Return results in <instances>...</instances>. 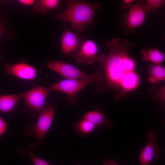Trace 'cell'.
<instances>
[{"instance_id": "6da1fadb", "label": "cell", "mask_w": 165, "mask_h": 165, "mask_svg": "<svg viewBox=\"0 0 165 165\" xmlns=\"http://www.w3.org/2000/svg\"><path fill=\"white\" fill-rule=\"evenodd\" d=\"M134 45L127 40H122L119 38H114L106 44L107 47L109 49L108 55L97 56L96 61L102 65L105 72L107 87L113 88L117 83L120 85L124 75L134 71L135 62L128 56V53Z\"/></svg>"}, {"instance_id": "7a4b0ae2", "label": "cell", "mask_w": 165, "mask_h": 165, "mask_svg": "<svg viewBox=\"0 0 165 165\" xmlns=\"http://www.w3.org/2000/svg\"><path fill=\"white\" fill-rule=\"evenodd\" d=\"M67 7L62 12L57 13L55 18L61 20L64 24L69 22L71 28L79 32L86 30V26L93 28L96 13L102 5L100 2L92 3L82 0H68Z\"/></svg>"}, {"instance_id": "3957f363", "label": "cell", "mask_w": 165, "mask_h": 165, "mask_svg": "<svg viewBox=\"0 0 165 165\" xmlns=\"http://www.w3.org/2000/svg\"><path fill=\"white\" fill-rule=\"evenodd\" d=\"M53 91L49 87L37 85L27 91L20 94L23 99V108L35 118H37L47 106L46 99Z\"/></svg>"}, {"instance_id": "277c9868", "label": "cell", "mask_w": 165, "mask_h": 165, "mask_svg": "<svg viewBox=\"0 0 165 165\" xmlns=\"http://www.w3.org/2000/svg\"><path fill=\"white\" fill-rule=\"evenodd\" d=\"M95 82L94 79L89 78L66 79L55 83H49V85L53 91L56 90L66 94L68 103L73 105L77 102L76 96L78 94L87 86Z\"/></svg>"}, {"instance_id": "5b68a950", "label": "cell", "mask_w": 165, "mask_h": 165, "mask_svg": "<svg viewBox=\"0 0 165 165\" xmlns=\"http://www.w3.org/2000/svg\"><path fill=\"white\" fill-rule=\"evenodd\" d=\"M55 113L54 105L47 106L38 117L35 124L31 122L27 126L24 131L25 135L32 136L38 139H45L51 126Z\"/></svg>"}, {"instance_id": "8992f818", "label": "cell", "mask_w": 165, "mask_h": 165, "mask_svg": "<svg viewBox=\"0 0 165 165\" xmlns=\"http://www.w3.org/2000/svg\"><path fill=\"white\" fill-rule=\"evenodd\" d=\"M47 68L67 79L89 78L94 79L98 85L101 83L102 76L98 73L87 74L72 65L60 60L49 61Z\"/></svg>"}, {"instance_id": "52a82bcc", "label": "cell", "mask_w": 165, "mask_h": 165, "mask_svg": "<svg viewBox=\"0 0 165 165\" xmlns=\"http://www.w3.org/2000/svg\"><path fill=\"white\" fill-rule=\"evenodd\" d=\"M85 41L84 38L79 34L65 28L60 39L61 51L64 55L73 57Z\"/></svg>"}, {"instance_id": "ba28073f", "label": "cell", "mask_w": 165, "mask_h": 165, "mask_svg": "<svg viewBox=\"0 0 165 165\" xmlns=\"http://www.w3.org/2000/svg\"><path fill=\"white\" fill-rule=\"evenodd\" d=\"M4 70L7 75H13L26 80H32L36 78L37 75V70L35 67L24 63L7 64Z\"/></svg>"}, {"instance_id": "9c48e42d", "label": "cell", "mask_w": 165, "mask_h": 165, "mask_svg": "<svg viewBox=\"0 0 165 165\" xmlns=\"http://www.w3.org/2000/svg\"><path fill=\"white\" fill-rule=\"evenodd\" d=\"M98 50L95 42L91 39L85 40L74 57L80 64H91L96 61Z\"/></svg>"}, {"instance_id": "30bf717a", "label": "cell", "mask_w": 165, "mask_h": 165, "mask_svg": "<svg viewBox=\"0 0 165 165\" xmlns=\"http://www.w3.org/2000/svg\"><path fill=\"white\" fill-rule=\"evenodd\" d=\"M146 136L148 141L141 151L139 157V160L142 165H148L151 164L153 158L158 159L160 152L156 142V132L151 130L147 132Z\"/></svg>"}, {"instance_id": "8fae6325", "label": "cell", "mask_w": 165, "mask_h": 165, "mask_svg": "<svg viewBox=\"0 0 165 165\" xmlns=\"http://www.w3.org/2000/svg\"><path fill=\"white\" fill-rule=\"evenodd\" d=\"M147 12L144 6L136 4L130 8L126 20L127 27L134 28L141 26L143 23Z\"/></svg>"}, {"instance_id": "7c38bea8", "label": "cell", "mask_w": 165, "mask_h": 165, "mask_svg": "<svg viewBox=\"0 0 165 165\" xmlns=\"http://www.w3.org/2000/svg\"><path fill=\"white\" fill-rule=\"evenodd\" d=\"M83 118L92 123L96 127H104L108 128L111 127V124L109 121L104 113L100 109L86 113Z\"/></svg>"}, {"instance_id": "4fadbf2b", "label": "cell", "mask_w": 165, "mask_h": 165, "mask_svg": "<svg viewBox=\"0 0 165 165\" xmlns=\"http://www.w3.org/2000/svg\"><path fill=\"white\" fill-rule=\"evenodd\" d=\"M20 98V94L0 95V112L9 113L15 111Z\"/></svg>"}, {"instance_id": "5bb4252c", "label": "cell", "mask_w": 165, "mask_h": 165, "mask_svg": "<svg viewBox=\"0 0 165 165\" xmlns=\"http://www.w3.org/2000/svg\"><path fill=\"white\" fill-rule=\"evenodd\" d=\"M61 1L59 0H37L33 6V9L36 13L46 14L50 10L60 7Z\"/></svg>"}, {"instance_id": "9a60e30c", "label": "cell", "mask_w": 165, "mask_h": 165, "mask_svg": "<svg viewBox=\"0 0 165 165\" xmlns=\"http://www.w3.org/2000/svg\"><path fill=\"white\" fill-rule=\"evenodd\" d=\"M72 127L74 131L81 137L92 133L96 128L93 123L83 118L78 123H73Z\"/></svg>"}, {"instance_id": "2e32d148", "label": "cell", "mask_w": 165, "mask_h": 165, "mask_svg": "<svg viewBox=\"0 0 165 165\" xmlns=\"http://www.w3.org/2000/svg\"><path fill=\"white\" fill-rule=\"evenodd\" d=\"M35 147L34 144L31 143L26 149H23L18 148L16 149V152L20 157L25 155L28 157L34 165H51L47 161L34 154L33 150Z\"/></svg>"}, {"instance_id": "e0dca14e", "label": "cell", "mask_w": 165, "mask_h": 165, "mask_svg": "<svg viewBox=\"0 0 165 165\" xmlns=\"http://www.w3.org/2000/svg\"><path fill=\"white\" fill-rule=\"evenodd\" d=\"M142 59L145 61H151L156 64H159L164 60L163 53L158 49L141 50Z\"/></svg>"}, {"instance_id": "ac0fdd59", "label": "cell", "mask_w": 165, "mask_h": 165, "mask_svg": "<svg viewBox=\"0 0 165 165\" xmlns=\"http://www.w3.org/2000/svg\"><path fill=\"white\" fill-rule=\"evenodd\" d=\"M139 81L138 76L134 71L129 72L124 75L122 79L120 85L124 90H131L137 86Z\"/></svg>"}, {"instance_id": "d6986e66", "label": "cell", "mask_w": 165, "mask_h": 165, "mask_svg": "<svg viewBox=\"0 0 165 165\" xmlns=\"http://www.w3.org/2000/svg\"><path fill=\"white\" fill-rule=\"evenodd\" d=\"M148 70L150 75L149 80L151 82L156 83L165 79V69L160 64L151 65L148 68Z\"/></svg>"}, {"instance_id": "ffe728a7", "label": "cell", "mask_w": 165, "mask_h": 165, "mask_svg": "<svg viewBox=\"0 0 165 165\" xmlns=\"http://www.w3.org/2000/svg\"><path fill=\"white\" fill-rule=\"evenodd\" d=\"M165 2L163 0H147L144 6L146 12L154 13L162 6Z\"/></svg>"}, {"instance_id": "44dd1931", "label": "cell", "mask_w": 165, "mask_h": 165, "mask_svg": "<svg viewBox=\"0 0 165 165\" xmlns=\"http://www.w3.org/2000/svg\"><path fill=\"white\" fill-rule=\"evenodd\" d=\"M7 127V124L5 119L0 116V138L3 134Z\"/></svg>"}, {"instance_id": "7402d4cb", "label": "cell", "mask_w": 165, "mask_h": 165, "mask_svg": "<svg viewBox=\"0 0 165 165\" xmlns=\"http://www.w3.org/2000/svg\"><path fill=\"white\" fill-rule=\"evenodd\" d=\"M18 1L21 4L27 6L31 5L35 3L33 0H19Z\"/></svg>"}, {"instance_id": "603a6c76", "label": "cell", "mask_w": 165, "mask_h": 165, "mask_svg": "<svg viewBox=\"0 0 165 165\" xmlns=\"http://www.w3.org/2000/svg\"><path fill=\"white\" fill-rule=\"evenodd\" d=\"M6 24L2 22H0V39L2 35L6 32Z\"/></svg>"}, {"instance_id": "cb8c5ba5", "label": "cell", "mask_w": 165, "mask_h": 165, "mask_svg": "<svg viewBox=\"0 0 165 165\" xmlns=\"http://www.w3.org/2000/svg\"><path fill=\"white\" fill-rule=\"evenodd\" d=\"M104 165H119V164L116 161L109 159L105 162Z\"/></svg>"}, {"instance_id": "d4e9b609", "label": "cell", "mask_w": 165, "mask_h": 165, "mask_svg": "<svg viewBox=\"0 0 165 165\" xmlns=\"http://www.w3.org/2000/svg\"><path fill=\"white\" fill-rule=\"evenodd\" d=\"M134 0H124L123 1V5L122 8L125 9Z\"/></svg>"}, {"instance_id": "484cf974", "label": "cell", "mask_w": 165, "mask_h": 165, "mask_svg": "<svg viewBox=\"0 0 165 165\" xmlns=\"http://www.w3.org/2000/svg\"><path fill=\"white\" fill-rule=\"evenodd\" d=\"M1 53H0V61L1 60Z\"/></svg>"}, {"instance_id": "4316f807", "label": "cell", "mask_w": 165, "mask_h": 165, "mask_svg": "<svg viewBox=\"0 0 165 165\" xmlns=\"http://www.w3.org/2000/svg\"><path fill=\"white\" fill-rule=\"evenodd\" d=\"M78 165H81L80 164H79Z\"/></svg>"}]
</instances>
